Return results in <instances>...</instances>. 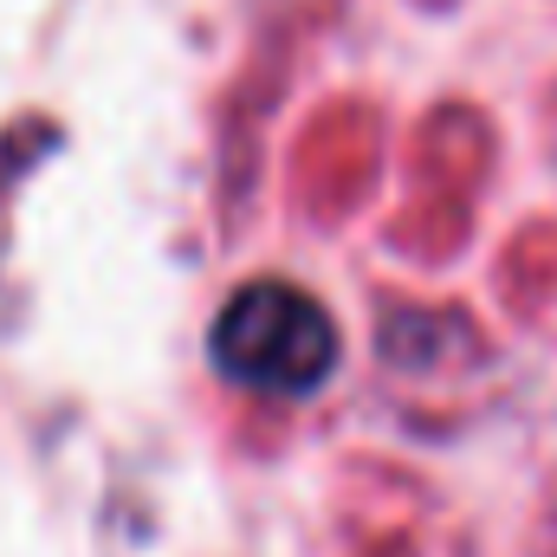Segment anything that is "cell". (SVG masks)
<instances>
[{"mask_svg": "<svg viewBox=\"0 0 557 557\" xmlns=\"http://www.w3.org/2000/svg\"><path fill=\"white\" fill-rule=\"evenodd\" d=\"M208 350H214V370L240 389L311 396L337 370V324L311 292L285 278H253L221 305Z\"/></svg>", "mask_w": 557, "mask_h": 557, "instance_id": "1", "label": "cell"}]
</instances>
